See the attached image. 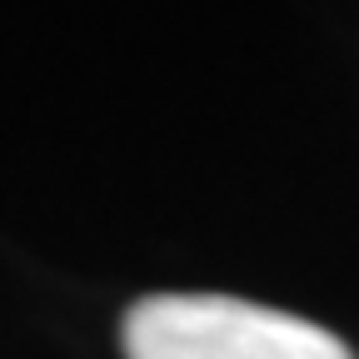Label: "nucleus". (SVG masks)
I'll return each mask as SVG.
<instances>
[{"instance_id": "1", "label": "nucleus", "mask_w": 359, "mask_h": 359, "mask_svg": "<svg viewBox=\"0 0 359 359\" xmlns=\"http://www.w3.org/2000/svg\"><path fill=\"white\" fill-rule=\"evenodd\" d=\"M125 359H354L314 320L235 294H145L125 314Z\"/></svg>"}]
</instances>
